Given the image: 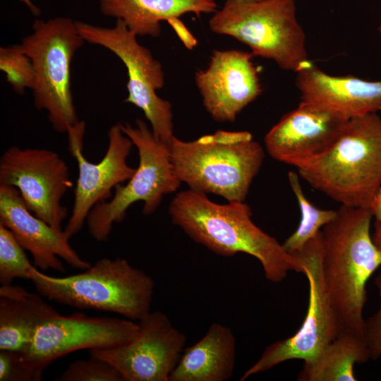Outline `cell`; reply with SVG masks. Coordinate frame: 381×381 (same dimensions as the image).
I'll return each mask as SVG.
<instances>
[{
    "label": "cell",
    "mask_w": 381,
    "mask_h": 381,
    "mask_svg": "<svg viewBox=\"0 0 381 381\" xmlns=\"http://www.w3.org/2000/svg\"><path fill=\"white\" fill-rule=\"evenodd\" d=\"M169 213L174 224L217 255L243 253L255 258L271 282L283 281L292 270L303 273L301 261L254 224L251 209L244 202L220 205L189 188L176 195Z\"/></svg>",
    "instance_id": "6da1fadb"
},
{
    "label": "cell",
    "mask_w": 381,
    "mask_h": 381,
    "mask_svg": "<svg viewBox=\"0 0 381 381\" xmlns=\"http://www.w3.org/2000/svg\"><path fill=\"white\" fill-rule=\"evenodd\" d=\"M13 234L0 224V284H11L15 279H29L33 265Z\"/></svg>",
    "instance_id": "cb8c5ba5"
},
{
    "label": "cell",
    "mask_w": 381,
    "mask_h": 381,
    "mask_svg": "<svg viewBox=\"0 0 381 381\" xmlns=\"http://www.w3.org/2000/svg\"><path fill=\"white\" fill-rule=\"evenodd\" d=\"M40 294L18 285L0 287V350L25 353L37 329L61 315Z\"/></svg>",
    "instance_id": "d6986e66"
},
{
    "label": "cell",
    "mask_w": 381,
    "mask_h": 381,
    "mask_svg": "<svg viewBox=\"0 0 381 381\" xmlns=\"http://www.w3.org/2000/svg\"><path fill=\"white\" fill-rule=\"evenodd\" d=\"M378 31H379V33H380V35L381 36V21H380L379 27H378Z\"/></svg>",
    "instance_id": "4dcf8cb0"
},
{
    "label": "cell",
    "mask_w": 381,
    "mask_h": 381,
    "mask_svg": "<svg viewBox=\"0 0 381 381\" xmlns=\"http://www.w3.org/2000/svg\"><path fill=\"white\" fill-rule=\"evenodd\" d=\"M75 25L85 42L109 49L124 64L128 76L125 102L141 109L155 137L168 143L174 136L173 113L171 104L157 94L165 82L160 62L121 20L116 19L112 28L78 20Z\"/></svg>",
    "instance_id": "9c48e42d"
},
{
    "label": "cell",
    "mask_w": 381,
    "mask_h": 381,
    "mask_svg": "<svg viewBox=\"0 0 381 381\" xmlns=\"http://www.w3.org/2000/svg\"><path fill=\"white\" fill-rule=\"evenodd\" d=\"M296 168L341 205L370 209L381 186L380 117L370 113L348 119L328 148Z\"/></svg>",
    "instance_id": "3957f363"
},
{
    "label": "cell",
    "mask_w": 381,
    "mask_h": 381,
    "mask_svg": "<svg viewBox=\"0 0 381 381\" xmlns=\"http://www.w3.org/2000/svg\"><path fill=\"white\" fill-rule=\"evenodd\" d=\"M18 1L24 4L33 15L38 16L40 13V8L37 6H36L32 2L31 0H18Z\"/></svg>",
    "instance_id": "f546056e"
},
{
    "label": "cell",
    "mask_w": 381,
    "mask_h": 381,
    "mask_svg": "<svg viewBox=\"0 0 381 381\" xmlns=\"http://www.w3.org/2000/svg\"><path fill=\"white\" fill-rule=\"evenodd\" d=\"M83 272L47 275L35 265L29 279L44 298L78 309H92L139 321L151 311L152 278L121 258H102Z\"/></svg>",
    "instance_id": "5b68a950"
},
{
    "label": "cell",
    "mask_w": 381,
    "mask_h": 381,
    "mask_svg": "<svg viewBox=\"0 0 381 381\" xmlns=\"http://www.w3.org/2000/svg\"><path fill=\"white\" fill-rule=\"evenodd\" d=\"M121 131L136 147L138 167L126 185L118 184L109 200L97 204L88 213L85 224L90 236L98 242L108 241L114 223H121L129 207L143 202V213H154L166 194L176 191L182 183L171 161L168 144L159 140L140 119L135 126L119 123Z\"/></svg>",
    "instance_id": "ba28073f"
},
{
    "label": "cell",
    "mask_w": 381,
    "mask_h": 381,
    "mask_svg": "<svg viewBox=\"0 0 381 381\" xmlns=\"http://www.w3.org/2000/svg\"><path fill=\"white\" fill-rule=\"evenodd\" d=\"M56 381H124L120 372L111 363L90 356L71 363Z\"/></svg>",
    "instance_id": "484cf974"
},
{
    "label": "cell",
    "mask_w": 381,
    "mask_h": 381,
    "mask_svg": "<svg viewBox=\"0 0 381 381\" xmlns=\"http://www.w3.org/2000/svg\"><path fill=\"white\" fill-rule=\"evenodd\" d=\"M85 131V123L79 121L66 133L68 151L78 167L72 213L64 229L70 238L81 230L90 211L97 204L110 199L111 190L128 181L136 170L127 163L133 144L121 131L119 123L109 128L106 153L96 164L83 155Z\"/></svg>",
    "instance_id": "7c38bea8"
},
{
    "label": "cell",
    "mask_w": 381,
    "mask_h": 381,
    "mask_svg": "<svg viewBox=\"0 0 381 381\" xmlns=\"http://www.w3.org/2000/svg\"><path fill=\"white\" fill-rule=\"evenodd\" d=\"M373 222L372 237L375 245L381 250V186L371 206Z\"/></svg>",
    "instance_id": "f1b7e54d"
},
{
    "label": "cell",
    "mask_w": 381,
    "mask_h": 381,
    "mask_svg": "<svg viewBox=\"0 0 381 381\" xmlns=\"http://www.w3.org/2000/svg\"><path fill=\"white\" fill-rule=\"evenodd\" d=\"M347 120L301 101L265 135V149L275 160L296 167L328 148Z\"/></svg>",
    "instance_id": "e0dca14e"
},
{
    "label": "cell",
    "mask_w": 381,
    "mask_h": 381,
    "mask_svg": "<svg viewBox=\"0 0 381 381\" xmlns=\"http://www.w3.org/2000/svg\"><path fill=\"white\" fill-rule=\"evenodd\" d=\"M290 187L300 207L301 219L296 230L282 243L290 254L300 250L308 241L313 238L326 224L336 217L337 210H321L313 205L306 197L298 174L288 173Z\"/></svg>",
    "instance_id": "603a6c76"
},
{
    "label": "cell",
    "mask_w": 381,
    "mask_h": 381,
    "mask_svg": "<svg viewBox=\"0 0 381 381\" xmlns=\"http://www.w3.org/2000/svg\"><path fill=\"white\" fill-rule=\"evenodd\" d=\"M139 331L138 322L129 319L89 317L80 312L61 315L42 325L27 351L21 353L44 371L56 359L74 351L126 344Z\"/></svg>",
    "instance_id": "5bb4252c"
},
{
    "label": "cell",
    "mask_w": 381,
    "mask_h": 381,
    "mask_svg": "<svg viewBox=\"0 0 381 381\" xmlns=\"http://www.w3.org/2000/svg\"><path fill=\"white\" fill-rule=\"evenodd\" d=\"M375 284L380 298V307L374 315L365 319L363 329V339L373 361L381 356V273L375 277Z\"/></svg>",
    "instance_id": "83f0119b"
},
{
    "label": "cell",
    "mask_w": 381,
    "mask_h": 381,
    "mask_svg": "<svg viewBox=\"0 0 381 381\" xmlns=\"http://www.w3.org/2000/svg\"><path fill=\"white\" fill-rule=\"evenodd\" d=\"M226 1H234V0H226ZM244 1H262V0H244Z\"/></svg>",
    "instance_id": "1f68e13d"
},
{
    "label": "cell",
    "mask_w": 381,
    "mask_h": 381,
    "mask_svg": "<svg viewBox=\"0 0 381 381\" xmlns=\"http://www.w3.org/2000/svg\"><path fill=\"white\" fill-rule=\"evenodd\" d=\"M236 353L232 330L214 322L196 343L183 349L169 381H226L234 373Z\"/></svg>",
    "instance_id": "ffe728a7"
},
{
    "label": "cell",
    "mask_w": 381,
    "mask_h": 381,
    "mask_svg": "<svg viewBox=\"0 0 381 381\" xmlns=\"http://www.w3.org/2000/svg\"><path fill=\"white\" fill-rule=\"evenodd\" d=\"M321 231L298 251L292 253L301 262L308 282V304L304 320L291 337L267 346L260 357L240 378L266 372L285 361L304 362L315 358L340 334L338 322L325 285L322 270Z\"/></svg>",
    "instance_id": "30bf717a"
},
{
    "label": "cell",
    "mask_w": 381,
    "mask_h": 381,
    "mask_svg": "<svg viewBox=\"0 0 381 381\" xmlns=\"http://www.w3.org/2000/svg\"><path fill=\"white\" fill-rule=\"evenodd\" d=\"M371 209L341 205L321 229L325 285L341 333L363 337L368 281L381 266L370 233Z\"/></svg>",
    "instance_id": "7a4b0ae2"
},
{
    "label": "cell",
    "mask_w": 381,
    "mask_h": 381,
    "mask_svg": "<svg viewBox=\"0 0 381 381\" xmlns=\"http://www.w3.org/2000/svg\"><path fill=\"white\" fill-rule=\"evenodd\" d=\"M370 360L361 336L341 333L312 360L304 362L299 381H356V363Z\"/></svg>",
    "instance_id": "7402d4cb"
},
{
    "label": "cell",
    "mask_w": 381,
    "mask_h": 381,
    "mask_svg": "<svg viewBox=\"0 0 381 381\" xmlns=\"http://www.w3.org/2000/svg\"><path fill=\"white\" fill-rule=\"evenodd\" d=\"M296 83L301 102L345 119L381 110V80L329 75L310 61L296 72Z\"/></svg>",
    "instance_id": "ac0fdd59"
},
{
    "label": "cell",
    "mask_w": 381,
    "mask_h": 381,
    "mask_svg": "<svg viewBox=\"0 0 381 381\" xmlns=\"http://www.w3.org/2000/svg\"><path fill=\"white\" fill-rule=\"evenodd\" d=\"M0 185L16 188L36 217L62 230L68 210L61 200L73 182L68 165L56 152L10 147L0 158Z\"/></svg>",
    "instance_id": "8fae6325"
},
{
    "label": "cell",
    "mask_w": 381,
    "mask_h": 381,
    "mask_svg": "<svg viewBox=\"0 0 381 381\" xmlns=\"http://www.w3.org/2000/svg\"><path fill=\"white\" fill-rule=\"evenodd\" d=\"M85 42L75 21L56 17L35 20L32 32L20 44L35 70V106L47 112L52 128L60 133L79 121L71 90V62Z\"/></svg>",
    "instance_id": "52a82bcc"
},
{
    "label": "cell",
    "mask_w": 381,
    "mask_h": 381,
    "mask_svg": "<svg viewBox=\"0 0 381 381\" xmlns=\"http://www.w3.org/2000/svg\"><path fill=\"white\" fill-rule=\"evenodd\" d=\"M212 32L247 45L253 56L297 72L310 61L294 0L225 1L209 20Z\"/></svg>",
    "instance_id": "8992f818"
},
{
    "label": "cell",
    "mask_w": 381,
    "mask_h": 381,
    "mask_svg": "<svg viewBox=\"0 0 381 381\" xmlns=\"http://www.w3.org/2000/svg\"><path fill=\"white\" fill-rule=\"evenodd\" d=\"M0 69L17 94H23L25 89H33L35 83L33 64L20 44L0 48Z\"/></svg>",
    "instance_id": "d4e9b609"
},
{
    "label": "cell",
    "mask_w": 381,
    "mask_h": 381,
    "mask_svg": "<svg viewBox=\"0 0 381 381\" xmlns=\"http://www.w3.org/2000/svg\"><path fill=\"white\" fill-rule=\"evenodd\" d=\"M252 53L214 50L208 65L195 73L203 106L217 122H234L238 114L262 92Z\"/></svg>",
    "instance_id": "9a60e30c"
},
{
    "label": "cell",
    "mask_w": 381,
    "mask_h": 381,
    "mask_svg": "<svg viewBox=\"0 0 381 381\" xmlns=\"http://www.w3.org/2000/svg\"><path fill=\"white\" fill-rule=\"evenodd\" d=\"M104 16L124 22L137 36L158 37L161 22L174 25L187 13L198 17L217 10L214 0H99Z\"/></svg>",
    "instance_id": "44dd1931"
},
{
    "label": "cell",
    "mask_w": 381,
    "mask_h": 381,
    "mask_svg": "<svg viewBox=\"0 0 381 381\" xmlns=\"http://www.w3.org/2000/svg\"><path fill=\"white\" fill-rule=\"evenodd\" d=\"M0 224L11 230L20 246L31 253L37 268L64 273L66 268L60 258L81 270L91 265L72 248L64 230L36 217L13 186L0 185Z\"/></svg>",
    "instance_id": "2e32d148"
},
{
    "label": "cell",
    "mask_w": 381,
    "mask_h": 381,
    "mask_svg": "<svg viewBox=\"0 0 381 381\" xmlns=\"http://www.w3.org/2000/svg\"><path fill=\"white\" fill-rule=\"evenodd\" d=\"M42 370L18 351L0 350V381H38Z\"/></svg>",
    "instance_id": "4316f807"
},
{
    "label": "cell",
    "mask_w": 381,
    "mask_h": 381,
    "mask_svg": "<svg viewBox=\"0 0 381 381\" xmlns=\"http://www.w3.org/2000/svg\"><path fill=\"white\" fill-rule=\"evenodd\" d=\"M167 144L181 182L228 202L245 201L265 157L248 131L219 130L188 142L174 136Z\"/></svg>",
    "instance_id": "277c9868"
},
{
    "label": "cell",
    "mask_w": 381,
    "mask_h": 381,
    "mask_svg": "<svg viewBox=\"0 0 381 381\" xmlns=\"http://www.w3.org/2000/svg\"><path fill=\"white\" fill-rule=\"evenodd\" d=\"M138 324L139 334L132 341L91 349L90 356L113 365L124 381H169L184 349L186 335L159 310L149 312Z\"/></svg>",
    "instance_id": "4fadbf2b"
}]
</instances>
